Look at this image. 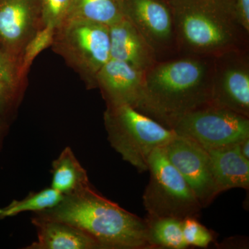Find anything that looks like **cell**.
<instances>
[{
	"instance_id": "obj_1",
	"label": "cell",
	"mask_w": 249,
	"mask_h": 249,
	"mask_svg": "<svg viewBox=\"0 0 249 249\" xmlns=\"http://www.w3.org/2000/svg\"><path fill=\"white\" fill-rule=\"evenodd\" d=\"M213 61L212 57L180 55L157 62L145 72L135 109L173 129L183 116L211 104Z\"/></svg>"
},
{
	"instance_id": "obj_2",
	"label": "cell",
	"mask_w": 249,
	"mask_h": 249,
	"mask_svg": "<svg viewBox=\"0 0 249 249\" xmlns=\"http://www.w3.org/2000/svg\"><path fill=\"white\" fill-rule=\"evenodd\" d=\"M34 214L81 229L103 249H150L146 219L101 196L91 184L64 196L56 206Z\"/></svg>"
},
{
	"instance_id": "obj_3",
	"label": "cell",
	"mask_w": 249,
	"mask_h": 249,
	"mask_svg": "<svg viewBox=\"0 0 249 249\" xmlns=\"http://www.w3.org/2000/svg\"><path fill=\"white\" fill-rule=\"evenodd\" d=\"M178 56L214 57L249 50V32L234 0H169Z\"/></svg>"
},
{
	"instance_id": "obj_4",
	"label": "cell",
	"mask_w": 249,
	"mask_h": 249,
	"mask_svg": "<svg viewBox=\"0 0 249 249\" xmlns=\"http://www.w3.org/2000/svg\"><path fill=\"white\" fill-rule=\"evenodd\" d=\"M104 123L111 146L140 173L148 171L152 152L177 134L128 105L107 106Z\"/></svg>"
},
{
	"instance_id": "obj_5",
	"label": "cell",
	"mask_w": 249,
	"mask_h": 249,
	"mask_svg": "<svg viewBox=\"0 0 249 249\" xmlns=\"http://www.w3.org/2000/svg\"><path fill=\"white\" fill-rule=\"evenodd\" d=\"M52 46L89 88H96V76L111 58L109 27L83 19H67L55 28Z\"/></svg>"
},
{
	"instance_id": "obj_6",
	"label": "cell",
	"mask_w": 249,
	"mask_h": 249,
	"mask_svg": "<svg viewBox=\"0 0 249 249\" xmlns=\"http://www.w3.org/2000/svg\"><path fill=\"white\" fill-rule=\"evenodd\" d=\"M150 181L142 196L149 217L183 219L197 217L202 206L182 175L165 155L163 147L148 160Z\"/></svg>"
},
{
	"instance_id": "obj_7",
	"label": "cell",
	"mask_w": 249,
	"mask_h": 249,
	"mask_svg": "<svg viewBox=\"0 0 249 249\" xmlns=\"http://www.w3.org/2000/svg\"><path fill=\"white\" fill-rule=\"evenodd\" d=\"M173 130L209 150L249 138V117L210 104L183 116Z\"/></svg>"
},
{
	"instance_id": "obj_8",
	"label": "cell",
	"mask_w": 249,
	"mask_h": 249,
	"mask_svg": "<svg viewBox=\"0 0 249 249\" xmlns=\"http://www.w3.org/2000/svg\"><path fill=\"white\" fill-rule=\"evenodd\" d=\"M249 50L214 57L211 104L249 117Z\"/></svg>"
},
{
	"instance_id": "obj_9",
	"label": "cell",
	"mask_w": 249,
	"mask_h": 249,
	"mask_svg": "<svg viewBox=\"0 0 249 249\" xmlns=\"http://www.w3.org/2000/svg\"><path fill=\"white\" fill-rule=\"evenodd\" d=\"M124 16L155 51L159 60L178 54L173 14L165 0H120Z\"/></svg>"
},
{
	"instance_id": "obj_10",
	"label": "cell",
	"mask_w": 249,
	"mask_h": 249,
	"mask_svg": "<svg viewBox=\"0 0 249 249\" xmlns=\"http://www.w3.org/2000/svg\"><path fill=\"white\" fill-rule=\"evenodd\" d=\"M167 158L186 180L202 208L219 194L209 152L194 141L176 134L163 147Z\"/></svg>"
},
{
	"instance_id": "obj_11",
	"label": "cell",
	"mask_w": 249,
	"mask_h": 249,
	"mask_svg": "<svg viewBox=\"0 0 249 249\" xmlns=\"http://www.w3.org/2000/svg\"><path fill=\"white\" fill-rule=\"evenodd\" d=\"M43 27L40 0H0V46L18 58Z\"/></svg>"
},
{
	"instance_id": "obj_12",
	"label": "cell",
	"mask_w": 249,
	"mask_h": 249,
	"mask_svg": "<svg viewBox=\"0 0 249 249\" xmlns=\"http://www.w3.org/2000/svg\"><path fill=\"white\" fill-rule=\"evenodd\" d=\"M145 71L120 60L109 59L96 76L107 106L128 105L135 108L143 88Z\"/></svg>"
},
{
	"instance_id": "obj_13",
	"label": "cell",
	"mask_w": 249,
	"mask_h": 249,
	"mask_svg": "<svg viewBox=\"0 0 249 249\" xmlns=\"http://www.w3.org/2000/svg\"><path fill=\"white\" fill-rule=\"evenodd\" d=\"M110 58L146 71L160 61L154 49L124 17L109 27Z\"/></svg>"
},
{
	"instance_id": "obj_14",
	"label": "cell",
	"mask_w": 249,
	"mask_h": 249,
	"mask_svg": "<svg viewBox=\"0 0 249 249\" xmlns=\"http://www.w3.org/2000/svg\"><path fill=\"white\" fill-rule=\"evenodd\" d=\"M31 222L37 231V239L27 249H103L101 245L74 226L34 214Z\"/></svg>"
},
{
	"instance_id": "obj_15",
	"label": "cell",
	"mask_w": 249,
	"mask_h": 249,
	"mask_svg": "<svg viewBox=\"0 0 249 249\" xmlns=\"http://www.w3.org/2000/svg\"><path fill=\"white\" fill-rule=\"evenodd\" d=\"M218 191L249 190V160L242 155L238 143L207 150Z\"/></svg>"
},
{
	"instance_id": "obj_16",
	"label": "cell",
	"mask_w": 249,
	"mask_h": 249,
	"mask_svg": "<svg viewBox=\"0 0 249 249\" xmlns=\"http://www.w3.org/2000/svg\"><path fill=\"white\" fill-rule=\"evenodd\" d=\"M52 188L64 196L91 184L88 173L70 147H66L52 163Z\"/></svg>"
},
{
	"instance_id": "obj_17",
	"label": "cell",
	"mask_w": 249,
	"mask_h": 249,
	"mask_svg": "<svg viewBox=\"0 0 249 249\" xmlns=\"http://www.w3.org/2000/svg\"><path fill=\"white\" fill-rule=\"evenodd\" d=\"M24 83L19 72V58L0 46V117L17 106Z\"/></svg>"
},
{
	"instance_id": "obj_18",
	"label": "cell",
	"mask_w": 249,
	"mask_h": 249,
	"mask_svg": "<svg viewBox=\"0 0 249 249\" xmlns=\"http://www.w3.org/2000/svg\"><path fill=\"white\" fill-rule=\"evenodd\" d=\"M124 18L120 0H72L65 20L83 19L109 27Z\"/></svg>"
},
{
	"instance_id": "obj_19",
	"label": "cell",
	"mask_w": 249,
	"mask_h": 249,
	"mask_svg": "<svg viewBox=\"0 0 249 249\" xmlns=\"http://www.w3.org/2000/svg\"><path fill=\"white\" fill-rule=\"evenodd\" d=\"M147 238L150 249L188 248L183 238L182 222L173 217H147Z\"/></svg>"
},
{
	"instance_id": "obj_20",
	"label": "cell",
	"mask_w": 249,
	"mask_h": 249,
	"mask_svg": "<svg viewBox=\"0 0 249 249\" xmlns=\"http://www.w3.org/2000/svg\"><path fill=\"white\" fill-rule=\"evenodd\" d=\"M63 197L64 195L52 187L31 193L22 200H14L8 206L0 208V220L28 211L36 213L51 209L58 204Z\"/></svg>"
},
{
	"instance_id": "obj_21",
	"label": "cell",
	"mask_w": 249,
	"mask_h": 249,
	"mask_svg": "<svg viewBox=\"0 0 249 249\" xmlns=\"http://www.w3.org/2000/svg\"><path fill=\"white\" fill-rule=\"evenodd\" d=\"M55 28L47 25L42 27L27 42L19 58V72L21 78L25 80L31 65L36 57L53 43Z\"/></svg>"
},
{
	"instance_id": "obj_22",
	"label": "cell",
	"mask_w": 249,
	"mask_h": 249,
	"mask_svg": "<svg viewBox=\"0 0 249 249\" xmlns=\"http://www.w3.org/2000/svg\"><path fill=\"white\" fill-rule=\"evenodd\" d=\"M183 238L188 247L206 248L213 242V235L202 224L196 220V217H188L182 222Z\"/></svg>"
},
{
	"instance_id": "obj_23",
	"label": "cell",
	"mask_w": 249,
	"mask_h": 249,
	"mask_svg": "<svg viewBox=\"0 0 249 249\" xmlns=\"http://www.w3.org/2000/svg\"><path fill=\"white\" fill-rule=\"evenodd\" d=\"M72 0H40L43 27L57 28L66 17Z\"/></svg>"
},
{
	"instance_id": "obj_24",
	"label": "cell",
	"mask_w": 249,
	"mask_h": 249,
	"mask_svg": "<svg viewBox=\"0 0 249 249\" xmlns=\"http://www.w3.org/2000/svg\"><path fill=\"white\" fill-rule=\"evenodd\" d=\"M234 4L240 24L249 32V0H234Z\"/></svg>"
},
{
	"instance_id": "obj_25",
	"label": "cell",
	"mask_w": 249,
	"mask_h": 249,
	"mask_svg": "<svg viewBox=\"0 0 249 249\" xmlns=\"http://www.w3.org/2000/svg\"><path fill=\"white\" fill-rule=\"evenodd\" d=\"M238 146L242 155L249 160V137L238 142Z\"/></svg>"
},
{
	"instance_id": "obj_26",
	"label": "cell",
	"mask_w": 249,
	"mask_h": 249,
	"mask_svg": "<svg viewBox=\"0 0 249 249\" xmlns=\"http://www.w3.org/2000/svg\"><path fill=\"white\" fill-rule=\"evenodd\" d=\"M1 117H0V130H1Z\"/></svg>"
},
{
	"instance_id": "obj_27",
	"label": "cell",
	"mask_w": 249,
	"mask_h": 249,
	"mask_svg": "<svg viewBox=\"0 0 249 249\" xmlns=\"http://www.w3.org/2000/svg\"><path fill=\"white\" fill-rule=\"evenodd\" d=\"M165 1H169V0H165Z\"/></svg>"
}]
</instances>
